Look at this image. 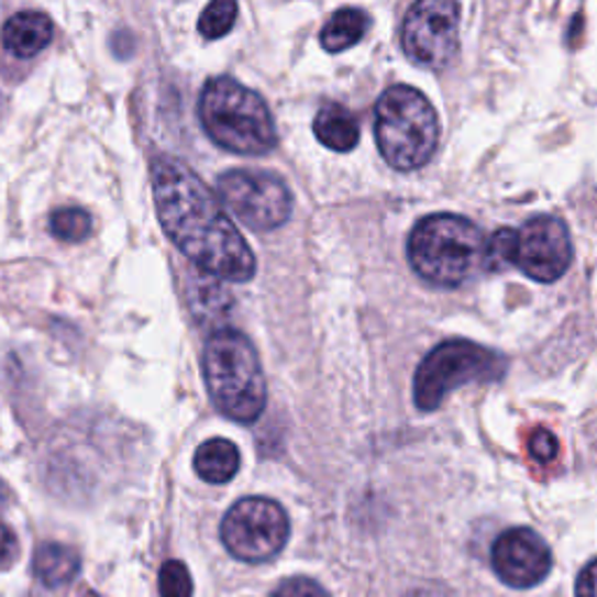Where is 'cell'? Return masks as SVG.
I'll return each instance as SVG.
<instances>
[{
  "label": "cell",
  "instance_id": "obj_16",
  "mask_svg": "<svg viewBox=\"0 0 597 597\" xmlns=\"http://www.w3.org/2000/svg\"><path fill=\"white\" fill-rule=\"evenodd\" d=\"M369 31V16L357 8H343L330 16L320 33V43L327 52H345L357 45Z\"/></svg>",
  "mask_w": 597,
  "mask_h": 597
},
{
  "label": "cell",
  "instance_id": "obj_14",
  "mask_svg": "<svg viewBox=\"0 0 597 597\" xmlns=\"http://www.w3.org/2000/svg\"><path fill=\"white\" fill-rule=\"evenodd\" d=\"M316 139L334 152H351L360 143L355 114L341 103H324L313 120Z\"/></svg>",
  "mask_w": 597,
  "mask_h": 597
},
{
  "label": "cell",
  "instance_id": "obj_13",
  "mask_svg": "<svg viewBox=\"0 0 597 597\" xmlns=\"http://www.w3.org/2000/svg\"><path fill=\"white\" fill-rule=\"evenodd\" d=\"M82 557L73 546L47 542L37 546L33 555V574L35 579L47 588H62L70 584L77 574H80Z\"/></svg>",
  "mask_w": 597,
  "mask_h": 597
},
{
  "label": "cell",
  "instance_id": "obj_26",
  "mask_svg": "<svg viewBox=\"0 0 597 597\" xmlns=\"http://www.w3.org/2000/svg\"><path fill=\"white\" fill-rule=\"evenodd\" d=\"M10 502V490L5 488L3 480H0V509H5Z\"/></svg>",
  "mask_w": 597,
  "mask_h": 597
},
{
  "label": "cell",
  "instance_id": "obj_23",
  "mask_svg": "<svg viewBox=\"0 0 597 597\" xmlns=\"http://www.w3.org/2000/svg\"><path fill=\"white\" fill-rule=\"evenodd\" d=\"M14 555H16V537L5 523H0V563L12 561Z\"/></svg>",
  "mask_w": 597,
  "mask_h": 597
},
{
  "label": "cell",
  "instance_id": "obj_7",
  "mask_svg": "<svg viewBox=\"0 0 597 597\" xmlns=\"http://www.w3.org/2000/svg\"><path fill=\"white\" fill-rule=\"evenodd\" d=\"M220 537L236 561L266 563L285 549L290 518L274 499L245 497L224 513Z\"/></svg>",
  "mask_w": 597,
  "mask_h": 597
},
{
  "label": "cell",
  "instance_id": "obj_10",
  "mask_svg": "<svg viewBox=\"0 0 597 597\" xmlns=\"http://www.w3.org/2000/svg\"><path fill=\"white\" fill-rule=\"evenodd\" d=\"M574 257L567 226L553 215H537L518 231L516 264L537 283L561 280Z\"/></svg>",
  "mask_w": 597,
  "mask_h": 597
},
{
  "label": "cell",
  "instance_id": "obj_9",
  "mask_svg": "<svg viewBox=\"0 0 597 597\" xmlns=\"http://www.w3.org/2000/svg\"><path fill=\"white\" fill-rule=\"evenodd\" d=\"M460 5L449 0H420L401 24V47L422 68H444L457 52Z\"/></svg>",
  "mask_w": 597,
  "mask_h": 597
},
{
  "label": "cell",
  "instance_id": "obj_3",
  "mask_svg": "<svg viewBox=\"0 0 597 597\" xmlns=\"http://www.w3.org/2000/svg\"><path fill=\"white\" fill-rule=\"evenodd\" d=\"M203 378L215 409L236 422H255L266 407V380L253 341L218 330L203 345Z\"/></svg>",
  "mask_w": 597,
  "mask_h": 597
},
{
  "label": "cell",
  "instance_id": "obj_21",
  "mask_svg": "<svg viewBox=\"0 0 597 597\" xmlns=\"http://www.w3.org/2000/svg\"><path fill=\"white\" fill-rule=\"evenodd\" d=\"M272 597H330L318 582L308 579V576H290L285 579Z\"/></svg>",
  "mask_w": 597,
  "mask_h": 597
},
{
  "label": "cell",
  "instance_id": "obj_1",
  "mask_svg": "<svg viewBox=\"0 0 597 597\" xmlns=\"http://www.w3.org/2000/svg\"><path fill=\"white\" fill-rule=\"evenodd\" d=\"M152 191L166 236L191 264L220 280L255 278V253L195 170L173 157H157L152 164Z\"/></svg>",
  "mask_w": 597,
  "mask_h": 597
},
{
  "label": "cell",
  "instance_id": "obj_2",
  "mask_svg": "<svg viewBox=\"0 0 597 597\" xmlns=\"http://www.w3.org/2000/svg\"><path fill=\"white\" fill-rule=\"evenodd\" d=\"M199 120L210 141L234 154L257 157L278 145L276 122L266 101L229 75L210 77L206 82Z\"/></svg>",
  "mask_w": 597,
  "mask_h": 597
},
{
  "label": "cell",
  "instance_id": "obj_24",
  "mask_svg": "<svg viewBox=\"0 0 597 597\" xmlns=\"http://www.w3.org/2000/svg\"><path fill=\"white\" fill-rule=\"evenodd\" d=\"M576 597H595V561H590L576 579Z\"/></svg>",
  "mask_w": 597,
  "mask_h": 597
},
{
  "label": "cell",
  "instance_id": "obj_22",
  "mask_svg": "<svg viewBox=\"0 0 597 597\" xmlns=\"http://www.w3.org/2000/svg\"><path fill=\"white\" fill-rule=\"evenodd\" d=\"M530 453L537 462H551L557 455V439L549 430H537L530 439Z\"/></svg>",
  "mask_w": 597,
  "mask_h": 597
},
{
  "label": "cell",
  "instance_id": "obj_25",
  "mask_svg": "<svg viewBox=\"0 0 597 597\" xmlns=\"http://www.w3.org/2000/svg\"><path fill=\"white\" fill-rule=\"evenodd\" d=\"M403 597H449V595L439 588H416V590H409Z\"/></svg>",
  "mask_w": 597,
  "mask_h": 597
},
{
  "label": "cell",
  "instance_id": "obj_18",
  "mask_svg": "<svg viewBox=\"0 0 597 597\" xmlns=\"http://www.w3.org/2000/svg\"><path fill=\"white\" fill-rule=\"evenodd\" d=\"M91 215L85 208H62L49 218V231L54 239L66 243H80L91 234Z\"/></svg>",
  "mask_w": 597,
  "mask_h": 597
},
{
  "label": "cell",
  "instance_id": "obj_8",
  "mask_svg": "<svg viewBox=\"0 0 597 597\" xmlns=\"http://www.w3.org/2000/svg\"><path fill=\"white\" fill-rule=\"evenodd\" d=\"M218 195L231 213L255 231H274L292 215L290 189L268 170H226L218 178Z\"/></svg>",
  "mask_w": 597,
  "mask_h": 597
},
{
  "label": "cell",
  "instance_id": "obj_19",
  "mask_svg": "<svg viewBox=\"0 0 597 597\" xmlns=\"http://www.w3.org/2000/svg\"><path fill=\"white\" fill-rule=\"evenodd\" d=\"M239 16V5L234 0H215L210 3L199 19V33L206 37V41H218V37H224L236 24Z\"/></svg>",
  "mask_w": 597,
  "mask_h": 597
},
{
  "label": "cell",
  "instance_id": "obj_20",
  "mask_svg": "<svg viewBox=\"0 0 597 597\" xmlns=\"http://www.w3.org/2000/svg\"><path fill=\"white\" fill-rule=\"evenodd\" d=\"M159 597H191V574L185 563L168 561L162 565Z\"/></svg>",
  "mask_w": 597,
  "mask_h": 597
},
{
  "label": "cell",
  "instance_id": "obj_15",
  "mask_svg": "<svg viewBox=\"0 0 597 597\" xmlns=\"http://www.w3.org/2000/svg\"><path fill=\"white\" fill-rule=\"evenodd\" d=\"M195 469L206 484H229L241 469V453L234 441L229 439H208L195 455Z\"/></svg>",
  "mask_w": 597,
  "mask_h": 597
},
{
  "label": "cell",
  "instance_id": "obj_5",
  "mask_svg": "<svg viewBox=\"0 0 597 597\" xmlns=\"http://www.w3.org/2000/svg\"><path fill=\"white\" fill-rule=\"evenodd\" d=\"M374 133L383 159L397 170L425 166L439 143V118L425 93L395 85L380 93L374 112Z\"/></svg>",
  "mask_w": 597,
  "mask_h": 597
},
{
  "label": "cell",
  "instance_id": "obj_6",
  "mask_svg": "<svg viewBox=\"0 0 597 597\" xmlns=\"http://www.w3.org/2000/svg\"><path fill=\"white\" fill-rule=\"evenodd\" d=\"M507 372V357L474 341L451 339L439 343L418 364L413 399L420 411H434L446 395L467 383L499 380Z\"/></svg>",
  "mask_w": 597,
  "mask_h": 597
},
{
  "label": "cell",
  "instance_id": "obj_11",
  "mask_svg": "<svg viewBox=\"0 0 597 597\" xmlns=\"http://www.w3.org/2000/svg\"><path fill=\"white\" fill-rule=\"evenodd\" d=\"M551 549L530 528H511L493 544V570L511 588H532L546 579Z\"/></svg>",
  "mask_w": 597,
  "mask_h": 597
},
{
  "label": "cell",
  "instance_id": "obj_17",
  "mask_svg": "<svg viewBox=\"0 0 597 597\" xmlns=\"http://www.w3.org/2000/svg\"><path fill=\"white\" fill-rule=\"evenodd\" d=\"M516 245H518V231L511 226L497 229L495 234L486 241L484 247V262L480 268H486L490 274L507 272L516 264Z\"/></svg>",
  "mask_w": 597,
  "mask_h": 597
},
{
  "label": "cell",
  "instance_id": "obj_4",
  "mask_svg": "<svg viewBox=\"0 0 597 597\" xmlns=\"http://www.w3.org/2000/svg\"><path fill=\"white\" fill-rule=\"evenodd\" d=\"M484 247V231L472 220L455 213H434L413 226L407 255L422 280L436 287H460L480 268Z\"/></svg>",
  "mask_w": 597,
  "mask_h": 597
},
{
  "label": "cell",
  "instance_id": "obj_12",
  "mask_svg": "<svg viewBox=\"0 0 597 597\" xmlns=\"http://www.w3.org/2000/svg\"><path fill=\"white\" fill-rule=\"evenodd\" d=\"M54 35V24L45 12L24 10L12 14L3 26V47L14 59H33L47 49Z\"/></svg>",
  "mask_w": 597,
  "mask_h": 597
}]
</instances>
